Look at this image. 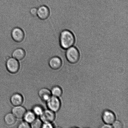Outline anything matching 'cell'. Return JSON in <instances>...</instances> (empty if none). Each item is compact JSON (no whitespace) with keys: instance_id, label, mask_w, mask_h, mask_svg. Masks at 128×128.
<instances>
[{"instance_id":"cell-19","label":"cell","mask_w":128,"mask_h":128,"mask_svg":"<svg viewBox=\"0 0 128 128\" xmlns=\"http://www.w3.org/2000/svg\"><path fill=\"white\" fill-rule=\"evenodd\" d=\"M18 128H31L30 124L24 121L18 124Z\"/></svg>"},{"instance_id":"cell-11","label":"cell","mask_w":128,"mask_h":128,"mask_svg":"<svg viewBox=\"0 0 128 128\" xmlns=\"http://www.w3.org/2000/svg\"><path fill=\"white\" fill-rule=\"evenodd\" d=\"M10 102L14 106L21 105L24 102L23 96L20 94L16 93L11 95L10 98Z\"/></svg>"},{"instance_id":"cell-20","label":"cell","mask_w":128,"mask_h":128,"mask_svg":"<svg viewBox=\"0 0 128 128\" xmlns=\"http://www.w3.org/2000/svg\"><path fill=\"white\" fill-rule=\"evenodd\" d=\"M112 128H122L123 124L120 121H116L114 122L112 124Z\"/></svg>"},{"instance_id":"cell-17","label":"cell","mask_w":128,"mask_h":128,"mask_svg":"<svg viewBox=\"0 0 128 128\" xmlns=\"http://www.w3.org/2000/svg\"><path fill=\"white\" fill-rule=\"evenodd\" d=\"M44 110L43 108L41 105H36L33 106L32 111L36 116H40L43 112Z\"/></svg>"},{"instance_id":"cell-10","label":"cell","mask_w":128,"mask_h":128,"mask_svg":"<svg viewBox=\"0 0 128 128\" xmlns=\"http://www.w3.org/2000/svg\"><path fill=\"white\" fill-rule=\"evenodd\" d=\"M26 111L27 110L26 108L21 105H20L14 106L11 111L16 118L21 119L23 118Z\"/></svg>"},{"instance_id":"cell-8","label":"cell","mask_w":128,"mask_h":128,"mask_svg":"<svg viewBox=\"0 0 128 128\" xmlns=\"http://www.w3.org/2000/svg\"><path fill=\"white\" fill-rule=\"evenodd\" d=\"M50 14L49 8L46 5H41L38 8L37 16L40 19H47L49 17Z\"/></svg>"},{"instance_id":"cell-12","label":"cell","mask_w":128,"mask_h":128,"mask_svg":"<svg viewBox=\"0 0 128 128\" xmlns=\"http://www.w3.org/2000/svg\"><path fill=\"white\" fill-rule=\"evenodd\" d=\"M38 94L42 101L46 102L52 96L50 90L47 88H42L40 89L38 91Z\"/></svg>"},{"instance_id":"cell-6","label":"cell","mask_w":128,"mask_h":128,"mask_svg":"<svg viewBox=\"0 0 128 128\" xmlns=\"http://www.w3.org/2000/svg\"><path fill=\"white\" fill-rule=\"evenodd\" d=\"M12 39L17 42H22L24 37V34L23 30L18 27H16L12 29L11 32Z\"/></svg>"},{"instance_id":"cell-16","label":"cell","mask_w":128,"mask_h":128,"mask_svg":"<svg viewBox=\"0 0 128 128\" xmlns=\"http://www.w3.org/2000/svg\"><path fill=\"white\" fill-rule=\"evenodd\" d=\"M52 96L60 97L62 96V90L61 88L59 86L56 85L52 87L50 90Z\"/></svg>"},{"instance_id":"cell-21","label":"cell","mask_w":128,"mask_h":128,"mask_svg":"<svg viewBox=\"0 0 128 128\" xmlns=\"http://www.w3.org/2000/svg\"><path fill=\"white\" fill-rule=\"evenodd\" d=\"M38 8L32 7L30 9V14L32 16H37Z\"/></svg>"},{"instance_id":"cell-15","label":"cell","mask_w":128,"mask_h":128,"mask_svg":"<svg viewBox=\"0 0 128 128\" xmlns=\"http://www.w3.org/2000/svg\"><path fill=\"white\" fill-rule=\"evenodd\" d=\"M24 121L30 124L36 118V116L32 110L26 111L23 118Z\"/></svg>"},{"instance_id":"cell-18","label":"cell","mask_w":128,"mask_h":128,"mask_svg":"<svg viewBox=\"0 0 128 128\" xmlns=\"http://www.w3.org/2000/svg\"><path fill=\"white\" fill-rule=\"evenodd\" d=\"M42 123H43V122H42L40 119L36 118L33 122L30 124V125L31 128H42Z\"/></svg>"},{"instance_id":"cell-2","label":"cell","mask_w":128,"mask_h":128,"mask_svg":"<svg viewBox=\"0 0 128 128\" xmlns=\"http://www.w3.org/2000/svg\"><path fill=\"white\" fill-rule=\"evenodd\" d=\"M67 49L65 53V56L68 61L72 64L77 63L80 58L78 50L76 48L72 46Z\"/></svg>"},{"instance_id":"cell-3","label":"cell","mask_w":128,"mask_h":128,"mask_svg":"<svg viewBox=\"0 0 128 128\" xmlns=\"http://www.w3.org/2000/svg\"><path fill=\"white\" fill-rule=\"evenodd\" d=\"M6 65L8 71L12 74L18 72L20 68L19 61L12 57H10L6 60Z\"/></svg>"},{"instance_id":"cell-23","label":"cell","mask_w":128,"mask_h":128,"mask_svg":"<svg viewBox=\"0 0 128 128\" xmlns=\"http://www.w3.org/2000/svg\"><path fill=\"white\" fill-rule=\"evenodd\" d=\"M102 128H112V126L108 124H105V125H103L102 127Z\"/></svg>"},{"instance_id":"cell-5","label":"cell","mask_w":128,"mask_h":128,"mask_svg":"<svg viewBox=\"0 0 128 128\" xmlns=\"http://www.w3.org/2000/svg\"><path fill=\"white\" fill-rule=\"evenodd\" d=\"M40 116V119L42 122H52L56 118L55 112L49 110H44Z\"/></svg>"},{"instance_id":"cell-13","label":"cell","mask_w":128,"mask_h":128,"mask_svg":"<svg viewBox=\"0 0 128 128\" xmlns=\"http://www.w3.org/2000/svg\"><path fill=\"white\" fill-rule=\"evenodd\" d=\"M26 52L23 48H18L12 52V56L18 61L22 60L26 56Z\"/></svg>"},{"instance_id":"cell-1","label":"cell","mask_w":128,"mask_h":128,"mask_svg":"<svg viewBox=\"0 0 128 128\" xmlns=\"http://www.w3.org/2000/svg\"><path fill=\"white\" fill-rule=\"evenodd\" d=\"M74 36L71 31L65 30L61 31L59 36V43L61 48L65 50L72 47L75 42Z\"/></svg>"},{"instance_id":"cell-7","label":"cell","mask_w":128,"mask_h":128,"mask_svg":"<svg viewBox=\"0 0 128 128\" xmlns=\"http://www.w3.org/2000/svg\"><path fill=\"white\" fill-rule=\"evenodd\" d=\"M49 66L52 70H57L61 67L62 61L58 56H54L50 58L48 61Z\"/></svg>"},{"instance_id":"cell-4","label":"cell","mask_w":128,"mask_h":128,"mask_svg":"<svg viewBox=\"0 0 128 128\" xmlns=\"http://www.w3.org/2000/svg\"><path fill=\"white\" fill-rule=\"evenodd\" d=\"M46 102L48 109L55 112H58L60 108L61 102L58 97L52 96Z\"/></svg>"},{"instance_id":"cell-14","label":"cell","mask_w":128,"mask_h":128,"mask_svg":"<svg viewBox=\"0 0 128 128\" xmlns=\"http://www.w3.org/2000/svg\"><path fill=\"white\" fill-rule=\"evenodd\" d=\"M16 118L12 112L8 113L5 115L4 121L6 124L8 126L14 125L16 122Z\"/></svg>"},{"instance_id":"cell-9","label":"cell","mask_w":128,"mask_h":128,"mask_svg":"<svg viewBox=\"0 0 128 128\" xmlns=\"http://www.w3.org/2000/svg\"><path fill=\"white\" fill-rule=\"evenodd\" d=\"M102 118L105 124L111 125L115 121L116 116L110 110H106L103 112Z\"/></svg>"},{"instance_id":"cell-22","label":"cell","mask_w":128,"mask_h":128,"mask_svg":"<svg viewBox=\"0 0 128 128\" xmlns=\"http://www.w3.org/2000/svg\"><path fill=\"white\" fill-rule=\"evenodd\" d=\"M54 128L52 122H43L42 128Z\"/></svg>"}]
</instances>
